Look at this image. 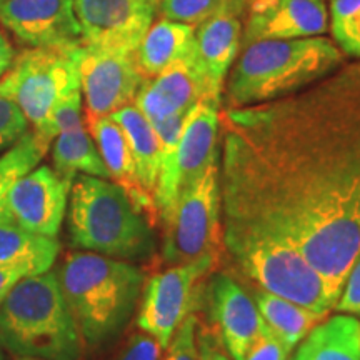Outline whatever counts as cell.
<instances>
[{
    "instance_id": "obj_9",
    "label": "cell",
    "mask_w": 360,
    "mask_h": 360,
    "mask_svg": "<svg viewBox=\"0 0 360 360\" xmlns=\"http://www.w3.org/2000/svg\"><path fill=\"white\" fill-rule=\"evenodd\" d=\"M215 257L170 265L143 283L137 327L167 349L177 327L200 304L202 281L212 272Z\"/></svg>"
},
{
    "instance_id": "obj_35",
    "label": "cell",
    "mask_w": 360,
    "mask_h": 360,
    "mask_svg": "<svg viewBox=\"0 0 360 360\" xmlns=\"http://www.w3.org/2000/svg\"><path fill=\"white\" fill-rule=\"evenodd\" d=\"M197 349L199 360H232L214 327L197 323Z\"/></svg>"
},
{
    "instance_id": "obj_7",
    "label": "cell",
    "mask_w": 360,
    "mask_h": 360,
    "mask_svg": "<svg viewBox=\"0 0 360 360\" xmlns=\"http://www.w3.org/2000/svg\"><path fill=\"white\" fill-rule=\"evenodd\" d=\"M74 49L30 47L0 77V96L19 107L34 132L44 127L58 101L80 89Z\"/></svg>"
},
{
    "instance_id": "obj_32",
    "label": "cell",
    "mask_w": 360,
    "mask_h": 360,
    "mask_svg": "<svg viewBox=\"0 0 360 360\" xmlns=\"http://www.w3.org/2000/svg\"><path fill=\"white\" fill-rule=\"evenodd\" d=\"M162 345L146 332H135L110 360H162Z\"/></svg>"
},
{
    "instance_id": "obj_1",
    "label": "cell",
    "mask_w": 360,
    "mask_h": 360,
    "mask_svg": "<svg viewBox=\"0 0 360 360\" xmlns=\"http://www.w3.org/2000/svg\"><path fill=\"white\" fill-rule=\"evenodd\" d=\"M220 179L299 247L339 297L360 255V60L292 96L220 110Z\"/></svg>"
},
{
    "instance_id": "obj_13",
    "label": "cell",
    "mask_w": 360,
    "mask_h": 360,
    "mask_svg": "<svg viewBox=\"0 0 360 360\" xmlns=\"http://www.w3.org/2000/svg\"><path fill=\"white\" fill-rule=\"evenodd\" d=\"M249 2L225 0L214 15L195 27V58L207 101L222 102L229 70L242 49V30Z\"/></svg>"
},
{
    "instance_id": "obj_22",
    "label": "cell",
    "mask_w": 360,
    "mask_h": 360,
    "mask_svg": "<svg viewBox=\"0 0 360 360\" xmlns=\"http://www.w3.org/2000/svg\"><path fill=\"white\" fill-rule=\"evenodd\" d=\"M300 342L292 360H360V321L349 314L323 319Z\"/></svg>"
},
{
    "instance_id": "obj_37",
    "label": "cell",
    "mask_w": 360,
    "mask_h": 360,
    "mask_svg": "<svg viewBox=\"0 0 360 360\" xmlns=\"http://www.w3.org/2000/svg\"><path fill=\"white\" fill-rule=\"evenodd\" d=\"M20 278H22L20 274L0 269V302H2L4 297L7 295V292L11 290L12 287L20 281Z\"/></svg>"
},
{
    "instance_id": "obj_29",
    "label": "cell",
    "mask_w": 360,
    "mask_h": 360,
    "mask_svg": "<svg viewBox=\"0 0 360 360\" xmlns=\"http://www.w3.org/2000/svg\"><path fill=\"white\" fill-rule=\"evenodd\" d=\"M224 4L225 0H157V11L165 19L197 27Z\"/></svg>"
},
{
    "instance_id": "obj_17",
    "label": "cell",
    "mask_w": 360,
    "mask_h": 360,
    "mask_svg": "<svg viewBox=\"0 0 360 360\" xmlns=\"http://www.w3.org/2000/svg\"><path fill=\"white\" fill-rule=\"evenodd\" d=\"M220 103L202 98L187 112L177 150V200L219 164Z\"/></svg>"
},
{
    "instance_id": "obj_40",
    "label": "cell",
    "mask_w": 360,
    "mask_h": 360,
    "mask_svg": "<svg viewBox=\"0 0 360 360\" xmlns=\"http://www.w3.org/2000/svg\"><path fill=\"white\" fill-rule=\"evenodd\" d=\"M0 2H2V0H0Z\"/></svg>"
},
{
    "instance_id": "obj_11",
    "label": "cell",
    "mask_w": 360,
    "mask_h": 360,
    "mask_svg": "<svg viewBox=\"0 0 360 360\" xmlns=\"http://www.w3.org/2000/svg\"><path fill=\"white\" fill-rule=\"evenodd\" d=\"M82 44L134 53L152 22L157 0H72Z\"/></svg>"
},
{
    "instance_id": "obj_16",
    "label": "cell",
    "mask_w": 360,
    "mask_h": 360,
    "mask_svg": "<svg viewBox=\"0 0 360 360\" xmlns=\"http://www.w3.org/2000/svg\"><path fill=\"white\" fill-rule=\"evenodd\" d=\"M328 29L326 0H250L242 49L259 40L317 37Z\"/></svg>"
},
{
    "instance_id": "obj_23",
    "label": "cell",
    "mask_w": 360,
    "mask_h": 360,
    "mask_svg": "<svg viewBox=\"0 0 360 360\" xmlns=\"http://www.w3.org/2000/svg\"><path fill=\"white\" fill-rule=\"evenodd\" d=\"M110 117L122 127L134 155L139 180L148 195L154 199L160 172V141L154 125L148 122L135 103H129L115 110Z\"/></svg>"
},
{
    "instance_id": "obj_18",
    "label": "cell",
    "mask_w": 360,
    "mask_h": 360,
    "mask_svg": "<svg viewBox=\"0 0 360 360\" xmlns=\"http://www.w3.org/2000/svg\"><path fill=\"white\" fill-rule=\"evenodd\" d=\"M205 98L195 56L179 62L155 77L143 80L134 103L150 124L175 114H187Z\"/></svg>"
},
{
    "instance_id": "obj_26",
    "label": "cell",
    "mask_w": 360,
    "mask_h": 360,
    "mask_svg": "<svg viewBox=\"0 0 360 360\" xmlns=\"http://www.w3.org/2000/svg\"><path fill=\"white\" fill-rule=\"evenodd\" d=\"M47 150L49 148L39 142L32 130H27L19 141L0 155V219L11 217L6 207L8 188L17 179L37 167Z\"/></svg>"
},
{
    "instance_id": "obj_4",
    "label": "cell",
    "mask_w": 360,
    "mask_h": 360,
    "mask_svg": "<svg viewBox=\"0 0 360 360\" xmlns=\"http://www.w3.org/2000/svg\"><path fill=\"white\" fill-rule=\"evenodd\" d=\"M344 64L345 53L321 35L249 44L225 80V107L259 105L292 96Z\"/></svg>"
},
{
    "instance_id": "obj_6",
    "label": "cell",
    "mask_w": 360,
    "mask_h": 360,
    "mask_svg": "<svg viewBox=\"0 0 360 360\" xmlns=\"http://www.w3.org/2000/svg\"><path fill=\"white\" fill-rule=\"evenodd\" d=\"M0 339L17 357L80 360L84 342L56 272L22 277L0 302Z\"/></svg>"
},
{
    "instance_id": "obj_5",
    "label": "cell",
    "mask_w": 360,
    "mask_h": 360,
    "mask_svg": "<svg viewBox=\"0 0 360 360\" xmlns=\"http://www.w3.org/2000/svg\"><path fill=\"white\" fill-rule=\"evenodd\" d=\"M70 245L105 257L146 262L154 257V225L110 179L77 175L69 193Z\"/></svg>"
},
{
    "instance_id": "obj_2",
    "label": "cell",
    "mask_w": 360,
    "mask_h": 360,
    "mask_svg": "<svg viewBox=\"0 0 360 360\" xmlns=\"http://www.w3.org/2000/svg\"><path fill=\"white\" fill-rule=\"evenodd\" d=\"M220 199L224 244L252 281L314 312L334 310L339 297L326 278L242 188L220 179Z\"/></svg>"
},
{
    "instance_id": "obj_30",
    "label": "cell",
    "mask_w": 360,
    "mask_h": 360,
    "mask_svg": "<svg viewBox=\"0 0 360 360\" xmlns=\"http://www.w3.org/2000/svg\"><path fill=\"white\" fill-rule=\"evenodd\" d=\"M197 315L188 314L177 327L175 334L167 345L165 360H199L197 349Z\"/></svg>"
},
{
    "instance_id": "obj_10",
    "label": "cell",
    "mask_w": 360,
    "mask_h": 360,
    "mask_svg": "<svg viewBox=\"0 0 360 360\" xmlns=\"http://www.w3.org/2000/svg\"><path fill=\"white\" fill-rule=\"evenodd\" d=\"M80 90L85 101V119L110 115L134 103L143 84L134 53L80 44L74 49Z\"/></svg>"
},
{
    "instance_id": "obj_3",
    "label": "cell",
    "mask_w": 360,
    "mask_h": 360,
    "mask_svg": "<svg viewBox=\"0 0 360 360\" xmlns=\"http://www.w3.org/2000/svg\"><path fill=\"white\" fill-rule=\"evenodd\" d=\"M56 276L89 349H101L122 334L146 283L137 264L85 250L67 254Z\"/></svg>"
},
{
    "instance_id": "obj_33",
    "label": "cell",
    "mask_w": 360,
    "mask_h": 360,
    "mask_svg": "<svg viewBox=\"0 0 360 360\" xmlns=\"http://www.w3.org/2000/svg\"><path fill=\"white\" fill-rule=\"evenodd\" d=\"M290 350L289 345L264 323L262 330L250 347L245 360H287Z\"/></svg>"
},
{
    "instance_id": "obj_25",
    "label": "cell",
    "mask_w": 360,
    "mask_h": 360,
    "mask_svg": "<svg viewBox=\"0 0 360 360\" xmlns=\"http://www.w3.org/2000/svg\"><path fill=\"white\" fill-rule=\"evenodd\" d=\"M52 162L56 172L69 180L77 175L109 179L101 152L85 124L65 130L53 139Z\"/></svg>"
},
{
    "instance_id": "obj_24",
    "label": "cell",
    "mask_w": 360,
    "mask_h": 360,
    "mask_svg": "<svg viewBox=\"0 0 360 360\" xmlns=\"http://www.w3.org/2000/svg\"><path fill=\"white\" fill-rule=\"evenodd\" d=\"M254 302L257 305L265 326L277 337H281L290 349L300 344V340L327 317V315L292 302L289 299L272 294L262 287L254 292Z\"/></svg>"
},
{
    "instance_id": "obj_8",
    "label": "cell",
    "mask_w": 360,
    "mask_h": 360,
    "mask_svg": "<svg viewBox=\"0 0 360 360\" xmlns=\"http://www.w3.org/2000/svg\"><path fill=\"white\" fill-rule=\"evenodd\" d=\"M220 165L215 164L195 186L179 197L165 222L162 260L180 265L215 257L220 225Z\"/></svg>"
},
{
    "instance_id": "obj_38",
    "label": "cell",
    "mask_w": 360,
    "mask_h": 360,
    "mask_svg": "<svg viewBox=\"0 0 360 360\" xmlns=\"http://www.w3.org/2000/svg\"><path fill=\"white\" fill-rule=\"evenodd\" d=\"M0 360H8L7 359V349H6V345H4L2 339H0Z\"/></svg>"
},
{
    "instance_id": "obj_31",
    "label": "cell",
    "mask_w": 360,
    "mask_h": 360,
    "mask_svg": "<svg viewBox=\"0 0 360 360\" xmlns=\"http://www.w3.org/2000/svg\"><path fill=\"white\" fill-rule=\"evenodd\" d=\"M27 130H29V122L19 107L0 96V154L12 147Z\"/></svg>"
},
{
    "instance_id": "obj_12",
    "label": "cell",
    "mask_w": 360,
    "mask_h": 360,
    "mask_svg": "<svg viewBox=\"0 0 360 360\" xmlns=\"http://www.w3.org/2000/svg\"><path fill=\"white\" fill-rule=\"evenodd\" d=\"M72 182L53 167L37 165L8 188L7 212L25 231L57 237L67 214Z\"/></svg>"
},
{
    "instance_id": "obj_27",
    "label": "cell",
    "mask_w": 360,
    "mask_h": 360,
    "mask_svg": "<svg viewBox=\"0 0 360 360\" xmlns=\"http://www.w3.org/2000/svg\"><path fill=\"white\" fill-rule=\"evenodd\" d=\"M328 29L337 47L360 60V0H330Z\"/></svg>"
},
{
    "instance_id": "obj_19",
    "label": "cell",
    "mask_w": 360,
    "mask_h": 360,
    "mask_svg": "<svg viewBox=\"0 0 360 360\" xmlns=\"http://www.w3.org/2000/svg\"><path fill=\"white\" fill-rule=\"evenodd\" d=\"M84 120L98 152H101L103 164H105L107 172H109V179L124 188L130 200L134 202V205L150 220L152 225L159 224L160 219L155 202L146 192L141 180H139L134 155L130 152L127 137H125L122 127L110 115Z\"/></svg>"
},
{
    "instance_id": "obj_21",
    "label": "cell",
    "mask_w": 360,
    "mask_h": 360,
    "mask_svg": "<svg viewBox=\"0 0 360 360\" xmlns=\"http://www.w3.org/2000/svg\"><path fill=\"white\" fill-rule=\"evenodd\" d=\"M60 252L57 237L25 231L11 217L0 219V269L22 277L49 272Z\"/></svg>"
},
{
    "instance_id": "obj_36",
    "label": "cell",
    "mask_w": 360,
    "mask_h": 360,
    "mask_svg": "<svg viewBox=\"0 0 360 360\" xmlns=\"http://www.w3.org/2000/svg\"><path fill=\"white\" fill-rule=\"evenodd\" d=\"M15 49L12 47L11 40L4 32L2 29H0V77H2L6 72L11 69L13 58H15Z\"/></svg>"
},
{
    "instance_id": "obj_15",
    "label": "cell",
    "mask_w": 360,
    "mask_h": 360,
    "mask_svg": "<svg viewBox=\"0 0 360 360\" xmlns=\"http://www.w3.org/2000/svg\"><path fill=\"white\" fill-rule=\"evenodd\" d=\"M202 295L224 349L232 360H245L265 323L254 299L224 272L210 276Z\"/></svg>"
},
{
    "instance_id": "obj_39",
    "label": "cell",
    "mask_w": 360,
    "mask_h": 360,
    "mask_svg": "<svg viewBox=\"0 0 360 360\" xmlns=\"http://www.w3.org/2000/svg\"><path fill=\"white\" fill-rule=\"evenodd\" d=\"M17 360H45V359H35V357H17Z\"/></svg>"
},
{
    "instance_id": "obj_28",
    "label": "cell",
    "mask_w": 360,
    "mask_h": 360,
    "mask_svg": "<svg viewBox=\"0 0 360 360\" xmlns=\"http://www.w3.org/2000/svg\"><path fill=\"white\" fill-rule=\"evenodd\" d=\"M82 102V90H74L69 96H65L62 101L57 102V105L53 107L51 115H49L47 122H45V125L39 130V132H34L32 130L35 137L39 139V142L42 143L45 148L51 147L53 139H56L58 134L85 124Z\"/></svg>"
},
{
    "instance_id": "obj_20",
    "label": "cell",
    "mask_w": 360,
    "mask_h": 360,
    "mask_svg": "<svg viewBox=\"0 0 360 360\" xmlns=\"http://www.w3.org/2000/svg\"><path fill=\"white\" fill-rule=\"evenodd\" d=\"M195 56V27L160 17L152 22L134 52L143 79H152Z\"/></svg>"
},
{
    "instance_id": "obj_34",
    "label": "cell",
    "mask_w": 360,
    "mask_h": 360,
    "mask_svg": "<svg viewBox=\"0 0 360 360\" xmlns=\"http://www.w3.org/2000/svg\"><path fill=\"white\" fill-rule=\"evenodd\" d=\"M334 309L342 314L360 317V255L350 269L347 278H345Z\"/></svg>"
},
{
    "instance_id": "obj_14",
    "label": "cell",
    "mask_w": 360,
    "mask_h": 360,
    "mask_svg": "<svg viewBox=\"0 0 360 360\" xmlns=\"http://www.w3.org/2000/svg\"><path fill=\"white\" fill-rule=\"evenodd\" d=\"M0 22L29 47L74 49L82 44L72 0H2Z\"/></svg>"
}]
</instances>
